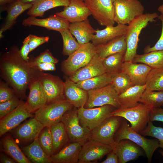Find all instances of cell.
Returning a JSON list of instances; mask_svg holds the SVG:
<instances>
[{"mask_svg":"<svg viewBox=\"0 0 163 163\" xmlns=\"http://www.w3.org/2000/svg\"><path fill=\"white\" fill-rule=\"evenodd\" d=\"M19 50L14 46L1 56L0 68L3 77L13 88L19 97L26 96L27 88L38 72L31 66L29 61L24 60Z\"/></svg>","mask_w":163,"mask_h":163,"instance_id":"6da1fadb","label":"cell"},{"mask_svg":"<svg viewBox=\"0 0 163 163\" xmlns=\"http://www.w3.org/2000/svg\"><path fill=\"white\" fill-rule=\"evenodd\" d=\"M158 16L155 12L143 14L135 18L128 24L125 35L127 47L123 62L133 61L137 55L139 36L142 30L149 22L155 21V19Z\"/></svg>","mask_w":163,"mask_h":163,"instance_id":"7a4b0ae2","label":"cell"},{"mask_svg":"<svg viewBox=\"0 0 163 163\" xmlns=\"http://www.w3.org/2000/svg\"><path fill=\"white\" fill-rule=\"evenodd\" d=\"M153 107L150 105L139 102L135 106L129 108L115 109L112 116L122 117L131 123V127L140 133L147 126L150 121V114Z\"/></svg>","mask_w":163,"mask_h":163,"instance_id":"3957f363","label":"cell"},{"mask_svg":"<svg viewBox=\"0 0 163 163\" xmlns=\"http://www.w3.org/2000/svg\"><path fill=\"white\" fill-rule=\"evenodd\" d=\"M129 139L140 147L143 150L149 162H151L152 155L156 150L159 148L157 139H149L145 138L133 130L123 118L121 124L114 136L116 144L121 140Z\"/></svg>","mask_w":163,"mask_h":163,"instance_id":"277c9868","label":"cell"},{"mask_svg":"<svg viewBox=\"0 0 163 163\" xmlns=\"http://www.w3.org/2000/svg\"><path fill=\"white\" fill-rule=\"evenodd\" d=\"M73 106L65 98L47 104L35 112L34 118L44 126L50 127L61 121L64 114Z\"/></svg>","mask_w":163,"mask_h":163,"instance_id":"5b68a950","label":"cell"},{"mask_svg":"<svg viewBox=\"0 0 163 163\" xmlns=\"http://www.w3.org/2000/svg\"><path fill=\"white\" fill-rule=\"evenodd\" d=\"M97 53L96 46L92 43L81 44L62 63V69L66 75L71 76L87 64Z\"/></svg>","mask_w":163,"mask_h":163,"instance_id":"8992f818","label":"cell"},{"mask_svg":"<svg viewBox=\"0 0 163 163\" xmlns=\"http://www.w3.org/2000/svg\"><path fill=\"white\" fill-rule=\"evenodd\" d=\"M123 120V118L117 116H112L107 118L91 131L89 139H92L115 148L117 144L114 136Z\"/></svg>","mask_w":163,"mask_h":163,"instance_id":"52a82bcc","label":"cell"},{"mask_svg":"<svg viewBox=\"0 0 163 163\" xmlns=\"http://www.w3.org/2000/svg\"><path fill=\"white\" fill-rule=\"evenodd\" d=\"M114 21L117 24H128L143 14L144 8L138 0H115L113 2Z\"/></svg>","mask_w":163,"mask_h":163,"instance_id":"ba28073f","label":"cell"},{"mask_svg":"<svg viewBox=\"0 0 163 163\" xmlns=\"http://www.w3.org/2000/svg\"><path fill=\"white\" fill-rule=\"evenodd\" d=\"M115 109L110 105L95 108H87L84 107L79 108L77 112L80 123L91 131L107 118L112 116V112Z\"/></svg>","mask_w":163,"mask_h":163,"instance_id":"9c48e42d","label":"cell"},{"mask_svg":"<svg viewBox=\"0 0 163 163\" xmlns=\"http://www.w3.org/2000/svg\"><path fill=\"white\" fill-rule=\"evenodd\" d=\"M72 109L64 114L61 121L64 125L71 142H85L89 139L91 130L81 124L77 109Z\"/></svg>","mask_w":163,"mask_h":163,"instance_id":"30bf717a","label":"cell"},{"mask_svg":"<svg viewBox=\"0 0 163 163\" xmlns=\"http://www.w3.org/2000/svg\"><path fill=\"white\" fill-rule=\"evenodd\" d=\"M88 91V98L84 107L91 108L110 105L116 109L120 107L118 94L110 84L102 88Z\"/></svg>","mask_w":163,"mask_h":163,"instance_id":"8fae6325","label":"cell"},{"mask_svg":"<svg viewBox=\"0 0 163 163\" xmlns=\"http://www.w3.org/2000/svg\"><path fill=\"white\" fill-rule=\"evenodd\" d=\"M91 15L101 26H113L114 7L112 0H83Z\"/></svg>","mask_w":163,"mask_h":163,"instance_id":"7c38bea8","label":"cell"},{"mask_svg":"<svg viewBox=\"0 0 163 163\" xmlns=\"http://www.w3.org/2000/svg\"><path fill=\"white\" fill-rule=\"evenodd\" d=\"M37 77L45 94L46 104L65 98L64 82L59 77L39 72L37 73Z\"/></svg>","mask_w":163,"mask_h":163,"instance_id":"4fadbf2b","label":"cell"},{"mask_svg":"<svg viewBox=\"0 0 163 163\" xmlns=\"http://www.w3.org/2000/svg\"><path fill=\"white\" fill-rule=\"evenodd\" d=\"M111 146L92 140L88 139L82 145L79 156L78 163L96 161L113 149Z\"/></svg>","mask_w":163,"mask_h":163,"instance_id":"5bb4252c","label":"cell"},{"mask_svg":"<svg viewBox=\"0 0 163 163\" xmlns=\"http://www.w3.org/2000/svg\"><path fill=\"white\" fill-rule=\"evenodd\" d=\"M32 117H34V115L27 111L25 103L21 101L14 110L0 119V137L18 126L27 118Z\"/></svg>","mask_w":163,"mask_h":163,"instance_id":"9a60e30c","label":"cell"},{"mask_svg":"<svg viewBox=\"0 0 163 163\" xmlns=\"http://www.w3.org/2000/svg\"><path fill=\"white\" fill-rule=\"evenodd\" d=\"M103 60L97 53L87 64L70 76L69 79L75 83L106 73Z\"/></svg>","mask_w":163,"mask_h":163,"instance_id":"2e32d148","label":"cell"},{"mask_svg":"<svg viewBox=\"0 0 163 163\" xmlns=\"http://www.w3.org/2000/svg\"><path fill=\"white\" fill-rule=\"evenodd\" d=\"M55 14L73 23L87 19L91 13L83 0H70L68 6L64 7L62 11Z\"/></svg>","mask_w":163,"mask_h":163,"instance_id":"e0dca14e","label":"cell"},{"mask_svg":"<svg viewBox=\"0 0 163 163\" xmlns=\"http://www.w3.org/2000/svg\"><path fill=\"white\" fill-rule=\"evenodd\" d=\"M70 23L66 19L55 15L48 18L38 19L30 16L23 20L22 24L25 26H35L44 27L49 30L59 32L69 29Z\"/></svg>","mask_w":163,"mask_h":163,"instance_id":"ac0fdd59","label":"cell"},{"mask_svg":"<svg viewBox=\"0 0 163 163\" xmlns=\"http://www.w3.org/2000/svg\"><path fill=\"white\" fill-rule=\"evenodd\" d=\"M28 87L29 94L25 105L27 111L32 113L46 105L47 102L45 94L37 76L32 80Z\"/></svg>","mask_w":163,"mask_h":163,"instance_id":"d6986e66","label":"cell"},{"mask_svg":"<svg viewBox=\"0 0 163 163\" xmlns=\"http://www.w3.org/2000/svg\"><path fill=\"white\" fill-rule=\"evenodd\" d=\"M152 68L142 63L123 62L121 72L127 75L134 85L146 84L148 76Z\"/></svg>","mask_w":163,"mask_h":163,"instance_id":"ffe728a7","label":"cell"},{"mask_svg":"<svg viewBox=\"0 0 163 163\" xmlns=\"http://www.w3.org/2000/svg\"><path fill=\"white\" fill-rule=\"evenodd\" d=\"M44 128L43 125L34 117L18 126L14 131V134L20 142H28L38 137Z\"/></svg>","mask_w":163,"mask_h":163,"instance_id":"44dd1931","label":"cell"},{"mask_svg":"<svg viewBox=\"0 0 163 163\" xmlns=\"http://www.w3.org/2000/svg\"><path fill=\"white\" fill-rule=\"evenodd\" d=\"M32 5V3H24L17 0L1 10V11H6L7 14L1 27L0 38L3 37L2 33L11 28L16 23L18 18L24 11L29 9Z\"/></svg>","mask_w":163,"mask_h":163,"instance_id":"7402d4cb","label":"cell"},{"mask_svg":"<svg viewBox=\"0 0 163 163\" xmlns=\"http://www.w3.org/2000/svg\"><path fill=\"white\" fill-rule=\"evenodd\" d=\"M115 148L119 163H126L136 159L143 154V149L128 139L121 140L117 144Z\"/></svg>","mask_w":163,"mask_h":163,"instance_id":"603a6c76","label":"cell"},{"mask_svg":"<svg viewBox=\"0 0 163 163\" xmlns=\"http://www.w3.org/2000/svg\"><path fill=\"white\" fill-rule=\"evenodd\" d=\"M65 98L75 108L84 107L88 98V91L77 86L69 78L64 82Z\"/></svg>","mask_w":163,"mask_h":163,"instance_id":"cb8c5ba5","label":"cell"},{"mask_svg":"<svg viewBox=\"0 0 163 163\" xmlns=\"http://www.w3.org/2000/svg\"><path fill=\"white\" fill-rule=\"evenodd\" d=\"M85 142H73L65 146L51 157L52 163H78L79 153Z\"/></svg>","mask_w":163,"mask_h":163,"instance_id":"d4e9b609","label":"cell"},{"mask_svg":"<svg viewBox=\"0 0 163 163\" xmlns=\"http://www.w3.org/2000/svg\"><path fill=\"white\" fill-rule=\"evenodd\" d=\"M69 29L80 44L90 42L96 32V30L92 27L88 19L82 21L70 23Z\"/></svg>","mask_w":163,"mask_h":163,"instance_id":"484cf974","label":"cell"},{"mask_svg":"<svg viewBox=\"0 0 163 163\" xmlns=\"http://www.w3.org/2000/svg\"><path fill=\"white\" fill-rule=\"evenodd\" d=\"M127 26L126 25L117 24L115 26H106L102 30L97 29L91 40L92 43L97 46L106 43L116 37L125 35Z\"/></svg>","mask_w":163,"mask_h":163,"instance_id":"4316f807","label":"cell"},{"mask_svg":"<svg viewBox=\"0 0 163 163\" xmlns=\"http://www.w3.org/2000/svg\"><path fill=\"white\" fill-rule=\"evenodd\" d=\"M95 46L97 54L103 59L117 53L125 54L127 47L125 35L116 37L106 43Z\"/></svg>","mask_w":163,"mask_h":163,"instance_id":"83f0119b","label":"cell"},{"mask_svg":"<svg viewBox=\"0 0 163 163\" xmlns=\"http://www.w3.org/2000/svg\"><path fill=\"white\" fill-rule=\"evenodd\" d=\"M70 0H38L31 3L32 5L27 12L30 16L43 17L46 11L56 7L68 6Z\"/></svg>","mask_w":163,"mask_h":163,"instance_id":"f1b7e54d","label":"cell"},{"mask_svg":"<svg viewBox=\"0 0 163 163\" xmlns=\"http://www.w3.org/2000/svg\"><path fill=\"white\" fill-rule=\"evenodd\" d=\"M146 88V84L143 85H135L119 94L120 107L129 108L136 106L139 103Z\"/></svg>","mask_w":163,"mask_h":163,"instance_id":"f546056e","label":"cell"},{"mask_svg":"<svg viewBox=\"0 0 163 163\" xmlns=\"http://www.w3.org/2000/svg\"><path fill=\"white\" fill-rule=\"evenodd\" d=\"M22 150L31 162L52 163L51 157L47 155L41 147L38 137L34 139L30 145L22 147Z\"/></svg>","mask_w":163,"mask_h":163,"instance_id":"4dcf8cb0","label":"cell"},{"mask_svg":"<svg viewBox=\"0 0 163 163\" xmlns=\"http://www.w3.org/2000/svg\"><path fill=\"white\" fill-rule=\"evenodd\" d=\"M2 142L3 151L17 162L31 163L11 135L5 136L3 139Z\"/></svg>","mask_w":163,"mask_h":163,"instance_id":"1f68e13d","label":"cell"},{"mask_svg":"<svg viewBox=\"0 0 163 163\" xmlns=\"http://www.w3.org/2000/svg\"><path fill=\"white\" fill-rule=\"evenodd\" d=\"M112 75L107 73L75 83L78 87L87 91L98 89L111 83Z\"/></svg>","mask_w":163,"mask_h":163,"instance_id":"d6a6232c","label":"cell"},{"mask_svg":"<svg viewBox=\"0 0 163 163\" xmlns=\"http://www.w3.org/2000/svg\"><path fill=\"white\" fill-rule=\"evenodd\" d=\"M53 153L59 151L69 140L64 125L61 121L50 127Z\"/></svg>","mask_w":163,"mask_h":163,"instance_id":"836d02e7","label":"cell"},{"mask_svg":"<svg viewBox=\"0 0 163 163\" xmlns=\"http://www.w3.org/2000/svg\"><path fill=\"white\" fill-rule=\"evenodd\" d=\"M133 62L145 64L152 69L163 67V50L155 51L141 55L137 54Z\"/></svg>","mask_w":163,"mask_h":163,"instance_id":"e575fe53","label":"cell"},{"mask_svg":"<svg viewBox=\"0 0 163 163\" xmlns=\"http://www.w3.org/2000/svg\"><path fill=\"white\" fill-rule=\"evenodd\" d=\"M125 53H117L103 59V63L106 73L112 75L121 72Z\"/></svg>","mask_w":163,"mask_h":163,"instance_id":"d590c367","label":"cell"},{"mask_svg":"<svg viewBox=\"0 0 163 163\" xmlns=\"http://www.w3.org/2000/svg\"><path fill=\"white\" fill-rule=\"evenodd\" d=\"M146 89L151 91H163V67L152 69L147 77Z\"/></svg>","mask_w":163,"mask_h":163,"instance_id":"8d00e7d4","label":"cell"},{"mask_svg":"<svg viewBox=\"0 0 163 163\" xmlns=\"http://www.w3.org/2000/svg\"><path fill=\"white\" fill-rule=\"evenodd\" d=\"M112 78L111 84L118 95L134 85L129 76L122 72L112 75Z\"/></svg>","mask_w":163,"mask_h":163,"instance_id":"74e56055","label":"cell"},{"mask_svg":"<svg viewBox=\"0 0 163 163\" xmlns=\"http://www.w3.org/2000/svg\"><path fill=\"white\" fill-rule=\"evenodd\" d=\"M61 34L63 42L62 54L65 56H69L80 47L79 44L73 37L69 29L59 32Z\"/></svg>","mask_w":163,"mask_h":163,"instance_id":"f35d334b","label":"cell"},{"mask_svg":"<svg viewBox=\"0 0 163 163\" xmlns=\"http://www.w3.org/2000/svg\"><path fill=\"white\" fill-rule=\"evenodd\" d=\"M139 102L150 105L153 108L163 106V91H154L145 89Z\"/></svg>","mask_w":163,"mask_h":163,"instance_id":"ab89813d","label":"cell"},{"mask_svg":"<svg viewBox=\"0 0 163 163\" xmlns=\"http://www.w3.org/2000/svg\"><path fill=\"white\" fill-rule=\"evenodd\" d=\"M42 130L38 137L39 142L45 152L51 157L53 154V142L50 127H45Z\"/></svg>","mask_w":163,"mask_h":163,"instance_id":"60d3db41","label":"cell"},{"mask_svg":"<svg viewBox=\"0 0 163 163\" xmlns=\"http://www.w3.org/2000/svg\"><path fill=\"white\" fill-rule=\"evenodd\" d=\"M140 133L143 135L153 137L159 142V147L163 150V128L155 126L149 121L146 128Z\"/></svg>","mask_w":163,"mask_h":163,"instance_id":"b9f144b4","label":"cell"},{"mask_svg":"<svg viewBox=\"0 0 163 163\" xmlns=\"http://www.w3.org/2000/svg\"><path fill=\"white\" fill-rule=\"evenodd\" d=\"M15 96L11 99L0 103V119L14 110L19 105L21 101Z\"/></svg>","mask_w":163,"mask_h":163,"instance_id":"7bdbcfd3","label":"cell"},{"mask_svg":"<svg viewBox=\"0 0 163 163\" xmlns=\"http://www.w3.org/2000/svg\"><path fill=\"white\" fill-rule=\"evenodd\" d=\"M14 90L11 89L5 84L1 83L0 86V103L8 101L15 95Z\"/></svg>","mask_w":163,"mask_h":163,"instance_id":"ee69618b","label":"cell"},{"mask_svg":"<svg viewBox=\"0 0 163 163\" xmlns=\"http://www.w3.org/2000/svg\"><path fill=\"white\" fill-rule=\"evenodd\" d=\"M158 18L162 23V29L161 36L158 41L153 46L151 47L149 45H148L144 48V51L145 53L155 51L163 50V15L161 14L158 16Z\"/></svg>","mask_w":163,"mask_h":163,"instance_id":"f6af8a7d","label":"cell"},{"mask_svg":"<svg viewBox=\"0 0 163 163\" xmlns=\"http://www.w3.org/2000/svg\"><path fill=\"white\" fill-rule=\"evenodd\" d=\"M32 60L36 62L52 63L55 64L57 63L58 62V59L53 56L50 50L48 49L40 53L37 57Z\"/></svg>","mask_w":163,"mask_h":163,"instance_id":"bcb514c9","label":"cell"},{"mask_svg":"<svg viewBox=\"0 0 163 163\" xmlns=\"http://www.w3.org/2000/svg\"><path fill=\"white\" fill-rule=\"evenodd\" d=\"M29 45L30 52L32 51L39 46L48 42L49 36L39 37L30 34Z\"/></svg>","mask_w":163,"mask_h":163,"instance_id":"7dc6e473","label":"cell"},{"mask_svg":"<svg viewBox=\"0 0 163 163\" xmlns=\"http://www.w3.org/2000/svg\"><path fill=\"white\" fill-rule=\"evenodd\" d=\"M29 62L32 68L39 72L54 71L56 69L55 64L54 63L36 62L32 60L29 61Z\"/></svg>","mask_w":163,"mask_h":163,"instance_id":"c3c4849f","label":"cell"},{"mask_svg":"<svg viewBox=\"0 0 163 163\" xmlns=\"http://www.w3.org/2000/svg\"><path fill=\"white\" fill-rule=\"evenodd\" d=\"M30 37L28 35L26 37L23 42V45L19 50L20 55L23 59L26 61H28V56L30 52L29 45Z\"/></svg>","mask_w":163,"mask_h":163,"instance_id":"681fc988","label":"cell"},{"mask_svg":"<svg viewBox=\"0 0 163 163\" xmlns=\"http://www.w3.org/2000/svg\"><path fill=\"white\" fill-rule=\"evenodd\" d=\"M150 121H159L163 122V108L160 107L153 108L149 118Z\"/></svg>","mask_w":163,"mask_h":163,"instance_id":"f907efd6","label":"cell"},{"mask_svg":"<svg viewBox=\"0 0 163 163\" xmlns=\"http://www.w3.org/2000/svg\"><path fill=\"white\" fill-rule=\"evenodd\" d=\"M107 158L101 163H118L119 160L118 156L115 148H113L107 154Z\"/></svg>","mask_w":163,"mask_h":163,"instance_id":"816d5d0a","label":"cell"},{"mask_svg":"<svg viewBox=\"0 0 163 163\" xmlns=\"http://www.w3.org/2000/svg\"><path fill=\"white\" fill-rule=\"evenodd\" d=\"M0 161L1 163H15L17 162L12 158L9 157L4 154L1 153L0 155Z\"/></svg>","mask_w":163,"mask_h":163,"instance_id":"f5cc1de1","label":"cell"},{"mask_svg":"<svg viewBox=\"0 0 163 163\" xmlns=\"http://www.w3.org/2000/svg\"><path fill=\"white\" fill-rule=\"evenodd\" d=\"M17 0H0V9Z\"/></svg>","mask_w":163,"mask_h":163,"instance_id":"db71d44e","label":"cell"},{"mask_svg":"<svg viewBox=\"0 0 163 163\" xmlns=\"http://www.w3.org/2000/svg\"><path fill=\"white\" fill-rule=\"evenodd\" d=\"M21 2L24 3H31L38 0H20Z\"/></svg>","mask_w":163,"mask_h":163,"instance_id":"11a10c76","label":"cell"},{"mask_svg":"<svg viewBox=\"0 0 163 163\" xmlns=\"http://www.w3.org/2000/svg\"><path fill=\"white\" fill-rule=\"evenodd\" d=\"M159 152L163 157V150L159 151Z\"/></svg>","mask_w":163,"mask_h":163,"instance_id":"9f6ffc18","label":"cell"},{"mask_svg":"<svg viewBox=\"0 0 163 163\" xmlns=\"http://www.w3.org/2000/svg\"><path fill=\"white\" fill-rule=\"evenodd\" d=\"M115 0H112V2H113Z\"/></svg>","mask_w":163,"mask_h":163,"instance_id":"6f0895ef","label":"cell"},{"mask_svg":"<svg viewBox=\"0 0 163 163\" xmlns=\"http://www.w3.org/2000/svg\"></svg>","mask_w":163,"mask_h":163,"instance_id":"680465c9","label":"cell"}]
</instances>
